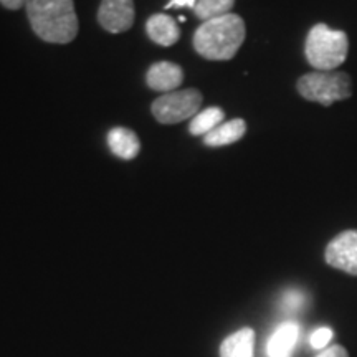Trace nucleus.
<instances>
[{
	"label": "nucleus",
	"instance_id": "1",
	"mask_svg": "<svg viewBox=\"0 0 357 357\" xmlns=\"http://www.w3.org/2000/svg\"><path fill=\"white\" fill-rule=\"evenodd\" d=\"M30 26L43 42L70 43L78 35L73 0H26Z\"/></svg>",
	"mask_w": 357,
	"mask_h": 357
},
{
	"label": "nucleus",
	"instance_id": "2",
	"mask_svg": "<svg viewBox=\"0 0 357 357\" xmlns=\"http://www.w3.org/2000/svg\"><path fill=\"white\" fill-rule=\"evenodd\" d=\"M245 22L236 13L204 22L194 33V48L200 56L212 61H229L245 42Z\"/></svg>",
	"mask_w": 357,
	"mask_h": 357
},
{
	"label": "nucleus",
	"instance_id": "3",
	"mask_svg": "<svg viewBox=\"0 0 357 357\" xmlns=\"http://www.w3.org/2000/svg\"><path fill=\"white\" fill-rule=\"evenodd\" d=\"M349 38L342 30H333L326 24H316L307 33L305 56L314 71H334L346 61Z\"/></svg>",
	"mask_w": 357,
	"mask_h": 357
},
{
	"label": "nucleus",
	"instance_id": "4",
	"mask_svg": "<svg viewBox=\"0 0 357 357\" xmlns=\"http://www.w3.org/2000/svg\"><path fill=\"white\" fill-rule=\"evenodd\" d=\"M296 89L306 101L329 108L352 96V79L346 71H311L298 79Z\"/></svg>",
	"mask_w": 357,
	"mask_h": 357
},
{
	"label": "nucleus",
	"instance_id": "5",
	"mask_svg": "<svg viewBox=\"0 0 357 357\" xmlns=\"http://www.w3.org/2000/svg\"><path fill=\"white\" fill-rule=\"evenodd\" d=\"M204 96L199 89H181L159 96L153 102V114L159 123L176 124L194 118L202 106Z\"/></svg>",
	"mask_w": 357,
	"mask_h": 357
},
{
	"label": "nucleus",
	"instance_id": "6",
	"mask_svg": "<svg viewBox=\"0 0 357 357\" xmlns=\"http://www.w3.org/2000/svg\"><path fill=\"white\" fill-rule=\"evenodd\" d=\"M329 266L357 276V230H344L334 236L324 252Z\"/></svg>",
	"mask_w": 357,
	"mask_h": 357
},
{
	"label": "nucleus",
	"instance_id": "7",
	"mask_svg": "<svg viewBox=\"0 0 357 357\" xmlns=\"http://www.w3.org/2000/svg\"><path fill=\"white\" fill-rule=\"evenodd\" d=\"M134 0H101L98 22L106 32L123 33L134 24Z\"/></svg>",
	"mask_w": 357,
	"mask_h": 357
},
{
	"label": "nucleus",
	"instance_id": "8",
	"mask_svg": "<svg viewBox=\"0 0 357 357\" xmlns=\"http://www.w3.org/2000/svg\"><path fill=\"white\" fill-rule=\"evenodd\" d=\"M184 82V71L172 61H159L147 70L146 83L154 91L171 93Z\"/></svg>",
	"mask_w": 357,
	"mask_h": 357
},
{
	"label": "nucleus",
	"instance_id": "9",
	"mask_svg": "<svg viewBox=\"0 0 357 357\" xmlns=\"http://www.w3.org/2000/svg\"><path fill=\"white\" fill-rule=\"evenodd\" d=\"M298 336H300V326L296 323L288 321L280 324L268 341L266 354L270 357H291Z\"/></svg>",
	"mask_w": 357,
	"mask_h": 357
},
{
	"label": "nucleus",
	"instance_id": "10",
	"mask_svg": "<svg viewBox=\"0 0 357 357\" xmlns=\"http://www.w3.org/2000/svg\"><path fill=\"white\" fill-rule=\"evenodd\" d=\"M146 32L149 38L160 47H171L181 38V29H178L177 22L167 13H155L149 17L146 24Z\"/></svg>",
	"mask_w": 357,
	"mask_h": 357
},
{
	"label": "nucleus",
	"instance_id": "11",
	"mask_svg": "<svg viewBox=\"0 0 357 357\" xmlns=\"http://www.w3.org/2000/svg\"><path fill=\"white\" fill-rule=\"evenodd\" d=\"M108 146L111 153L124 160H131L139 154L141 141L136 132L128 128H113L108 132Z\"/></svg>",
	"mask_w": 357,
	"mask_h": 357
},
{
	"label": "nucleus",
	"instance_id": "12",
	"mask_svg": "<svg viewBox=\"0 0 357 357\" xmlns=\"http://www.w3.org/2000/svg\"><path fill=\"white\" fill-rule=\"evenodd\" d=\"M247 132V123L242 118L230 119V121L222 123L213 131L204 136V144L211 147H222L230 146L234 142L240 141Z\"/></svg>",
	"mask_w": 357,
	"mask_h": 357
},
{
	"label": "nucleus",
	"instance_id": "13",
	"mask_svg": "<svg viewBox=\"0 0 357 357\" xmlns=\"http://www.w3.org/2000/svg\"><path fill=\"white\" fill-rule=\"evenodd\" d=\"M255 333L243 328L225 339L220 346V357H253Z\"/></svg>",
	"mask_w": 357,
	"mask_h": 357
},
{
	"label": "nucleus",
	"instance_id": "14",
	"mask_svg": "<svg viewBox=\"0 0 357 357\" xmlns=\"http://www.w3.org/2000/svg\"><path fill=\"white\" fill-rule=\"evenodd\" d=\"M225 119V113H223L222 108L218 106H211V108L199 111L197 114L192 118L189 131L194 136H205L211 131H213L217 126H220Z\"/></svg>",
	"mask_w": 357,
	"mask_h": 357
},
{
	"label": "nucleus",
	"instance_id": "15",
	"mask_svg": "<svg viewBox=\"0 0 357 357\" xmlns=\"http://www.w3.org/2000/svg\"><path fill=\"white\" fill-rule=\"evenodd\" d=\"M235 6V0H197L194 12L195 17L202 22H208L230 13Z\"/></svg>",
	"mask_w": 357,
	"mask_h": 357
},
{
	"label": "nucleus",
	"instance_id": "16",
	"mask_svg": "<svg viewBox=\"0 0 357 357\" xmlns=\"http://www.w3.org/2000/svg\"><path fill=\"white\" fill-rule=\"evenodd\" d=\"M331 339H333L331 328H319L311 334L310 341H311V346L314 347V349H324V347L331 342Z\"/></svg>",
	"mask_w": 357,
	"mask_h": 357
},
{
	"label": "nucleus",
	"instance_id": "17",
	"mask_svg": "<svg viewBox=\"0 0 357 357\" xmlns=\"http://www.w3.org/2000/svg\"><path fill=\"white\" fill-rule=\"evenodd\" d=\"M303 301H305V296H303V293L300 291H288L283 298V305L289 311L300 310Z\"/></svg>",
	"mask_w": 357,
	"mask_h": 357
},
{
	"label": "nucleus",
	"instance_id": "18",
	"mask_svg": "<svg viewBox=\"0 0 357 357\" xmlns=\"http://www.w3.org/2000/svg\"><path fill=\"white\" fill-rule=\"evenodd\" d=\"M316 357H349V354H347V351L342 346L334 344Z\"/></svg>",
	"mask_w": 357,
	"mask_h": 357
},
{
	"label": "nucleus",
	"instance_id": "19",
	"mask_svg": "<svg viewBox=\"0 0 357 357\" xmlns=\"http://www.w3.org/2000/svg\"><path fill=\"white\" fill-rule=\"evenodd\" d=\"M197 0H171L167 3L166 8H176V7H187V8H194Z\"/></svg>",
	"mask_w": 357,
	"mask_h": 357
},
{
	"label": "nucleus",
	"instance_id": "20",
	"mask_svg": "<svg viewBox=\"0 0 357 357\" xmlns=\"http://www.w3.org/2000/svg\"><path fill=\"white\" fill-rule=\"evenodd\" d=\"M25 2L26 0H0V3L8 8V10H19V8L25 6Z\"/></svg>",
	"mask_w": 357,
	"mask_h": 357
}]
</instances>
